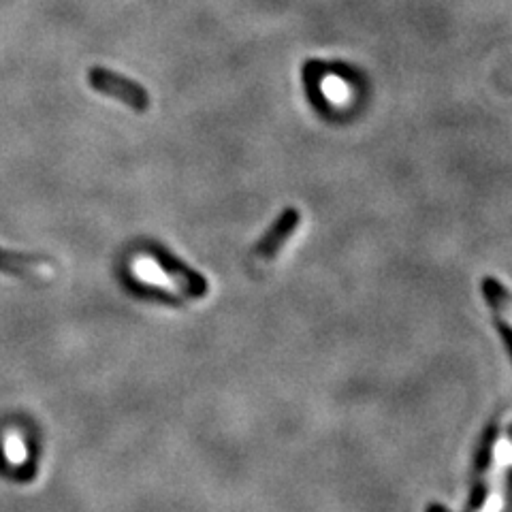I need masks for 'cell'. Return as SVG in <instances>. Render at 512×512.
Masks as SVG:
<instances>
[{"mask_svg": "<svg viewBox=\"0 0 512 512\" xmlns=\"http://www.w3.org/2000/svg\"><path fill=\"white\" fill-rule=\"evenodd\" d=\"M0 271L18 278L52 280L56 276V265L47 259H39V256L0 250Z\"/></svg>", "mask_w": 512, "mask_h": 512, "instance_id": "obj_3", "label": "cell"}, {"mask_svg": "<svg viewBox=\"0 0 512 512\" xmlns=\"http://www.w3.org/2000/svg\"><path fill=\"white\" fill-rule=\"evenodd\" d=\"M297 224H299V212L293 210V207H288V210L278 218L274 227H271V231L265 235L261 246L256 248V254L267 256V259L271 254H276L280 250V246L286 242V237L293 235Z\"/></svg>", "mask_w": 512, "mask_h": 512, "instance_id": "obj_4", "label": "cell"}, {"mask_svg": "<svg viewBox=\"0 0 512 512\" xmlns=\"http://www.w3.org/2000/svg\"><path fill=\"white\" fill-rule=\"evenodd\" d=\"M3 455L5 461L13 468H22L26 466L28 461V446L26 440L22 436L20 429H7L5 436H3Z\"/></svg>", "mask_w": 512, "mask_h": 512, "instance_id": "obj_5", "label": "cell"}, {"mask_svg": "<svg viewBox=\"0 0 512 512\" xmlns=\"http://www.w3.org/2000/svg\"><path fill=\"white\" fill-rule=\"evenodd\" d=\"M88 79H90V86L96 92L111 96V99L124 103L126 107H131L133 111H148V107H150L148 92L143 90L139 84L131 82V79H126L118 73H111L107 69L96 67V69L90 71Z\"/></svg>", "mask_w": 512, "mask_h": 512, "instance_id": "obj_2", "label": "cell"}, {"mask_svg": "<svg viewBox=\"0 0 512 512\" xmlns=\"http://www.w3.org/2000/svg\"><path fill=\"white\" fill-rule=\"evenodd\" d=\"M133 276L141 282L158 288H178L188 295L203 293L205 282L192 274L190 269L182 267L178 261L169 259L167 254H139L131 263Z\"/></svg>", "mask_w": 512, "mask_h": 512, "instance_id": "obj_1", "label": "cell"}, {"mask_svg": "<svg viewBox=\"0 0 512 512\" xmlns=\"http://www.w3.org/2000/svg\"><path fill=\"white\" fill-rule=\"evenodd\" d=\"M325 92L329 94V99H333V101H344L346 99V94H348V90H346V84L344 82H340V79H329V82L325 84Z\"/></svg>", "mask_w": 512, "mask_h": 512, "instance_id": "obj_6", "label": "cell"}]
</instances>
